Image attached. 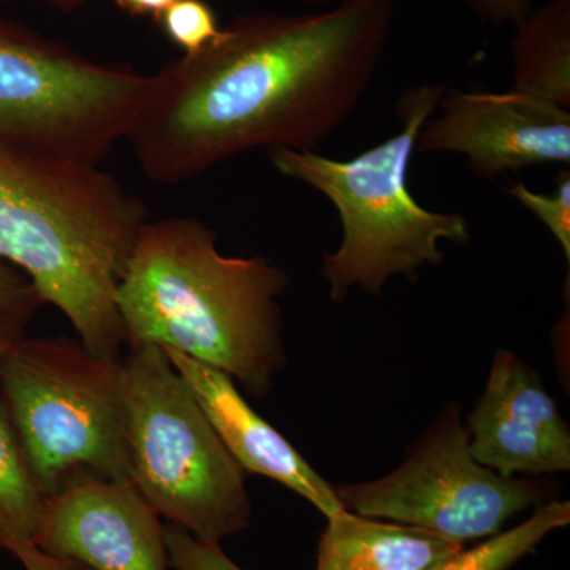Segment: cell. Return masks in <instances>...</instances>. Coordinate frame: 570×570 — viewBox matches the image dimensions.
<instances>
[{
	"label": "cell",
	"instance_id": "1",
	"mask_svg": "<svg viewBox=\"0 0 570 570\" xmlns=\"http://www.w3.org/2000/svg\"><path fill=\"white\" fill-rule=\"evenodd\" d=\"M393 18V0L235 18L154 75L126 137L138 167L181 184L257 148L317 151L362 104Z\"/></svg>",
	"mask_w": 570,
	"mask_h": 570
},
{
	"label": "cell",
	"instance_id": "2",
	"mask_svg": "<svg viewBox=\"0 0 570 570\" xmlns=\"http://www.w3.org/2000/svg\"><path fill=\"white\" fill-rule=\"evenodd\" d=\"M149 214L100 165L0 141V261L69 318L92 355L121 362L119 281Z\"/></svg>",
	"mask_w": 570,
	"mask_h": 570
},
{
	"label": "cell",
	"instance_id": "3",
	"mask_svg": "<svg viewBox=\"0 0 570 570\" xmlns=\"http://www.w3.org/2000/svg\"><path fill=\"white\" fill-rule=\"evenodd\" d=\"M291 277L266 257H230L194 217L142 225L116 305L127 344H154L266 396L287 365L279 298Z\"/></svg>",
	"mask_w": 570,
	"mask_h": 570
},
{
	"label": "cell",
	"instance_id": "4",
	"mask_svg": "<svg viewBox=\"0 0 570 570\" xmlns=\"http://www.w3.org/2000/svg\"><path fill=\"white\" fill-rule=\"evenodd\" d=\"M445 89V85L409 88L397 100L400 132L354 159L268 149L269 163L281 175L324 195L340 216L343 242L335 253L324 254L321 269L335 305L354 287L381 295L393 276L417 279L423 266L441 265V242L466 245L471 239L463 214L430 212L407 187L420 130L436 112Z\"/></svg>",
	"mask_w": 570,
	"mask_h": 570
},
{
	"label": "cell",
	"instance_id": "5",
	"mask_svg": "<svg viewBox=\"0 0 570 570\" xmlns=\"http://www.w3.org/2000/svg\"><path fill=\"white\" fill-rule=\"evenodd\" d=\"M129 479L157 515L194 538L220 542L253 517L245 471L225 449L163 347L122 356Z\"/></svg>",
	"mask_w": 570,
	"mask_h": 570
},
{
	"label": "cell",
	"instance_id": "6",
	"mask_svg": "<svg viewBox=\"0 0 570 570\" xmlns=\"http://www.w3.org/2000/svg\"><path fill=\"white\" fill-rule=\"evenodd\" d=\"M0 392L45 497L78 471L130 480L121 362L75 341L22 337L0 363Z\"/></svg>",
	"mask_w": 570,
	"mask_h": 570
},
{
	"label": "cell",
	"instance_id": "7",
	"mask_svg": "<svg viewBox=\"0 0 570 570\" xmlns=\"http://www.w3.org/2000/svg\"><path fill=\"white\" fill-rule=\"evenodd\" d=\"M154 75L91 61L0 20V141L100 165L148 99Z\"/></svg>",
	"mask_w": 570,
	"mask_h": 570
},
{
	"label": "cell",
	"instance_id": "8",
	"mask_svg": "<svg viewBox=\"0 0 570 570\" xmlns=\"http://www.w3.org/2000/svg\"><path fill=\"white\" fill-rule=\"evenodd\" d=\"M335 491L344 509L358 515L423 528L459 543L493 538L546 497L539 483L504 478L480 464L455 406L392 474L343 483Z\"/></svg>",
	"mask_w": 570,
	"mask_h": 570
},
{
	"label": "cell",
	"instance_id": "9",
	"mask_svg": "<svg viewBox=\"0 0 570 570\" xmlns=\"http://www.w3.org/2000/svg\"><path fill=\"white\" fill-rule=\"evenodd\" d=\"M415 151L460 154L483 178L570 164V112L528 94L445 89Z\"/></svg>",
	"mask_w": 570,
	"mask_h": 570
},
{
	"label": "cell",
	"instance_id": "10",
	"mask_svg": "<svg viewBox=\"0 0 570 570\" xmlns=\"http://www.w3.org/2000/svg\"><path fill=\"white\" fill-rule=\"evenodd\" d=\"M92 570H167L164 527L132 480L78 471L48 498L36 543Z\"/></svg>",
	"mask_w": 570,
	"mask_h": 570
},
{
	"label": "cell",
	"instance_id": "11",
	"mask_svg": "<svg viewBox=\"0 0 570 570\" xmlns=\"http://www.w3.org/2000/svg\"><path fill=\"white\" fill-rule=\"evenodd\" d=\"M466 430L472 456L504 478L570 469L569 425L539 374L512 352L494 356Z\"/></svg>",
	"mask_w": 570,
	"mask_h": 570
},
{
	"label": "cell",
	"instance_id": "12",
	"mask_svg": "<svg viewBox=\"0 0 570 570\" xmlns=\"http://www.w3.org/2000/svg\"><path fill=\"white\" fill-rule=\"evenodd\" d=\"M164 351L243 471L264 475L295 491L326 519L344 510L335 489L246 403L234 379L179 352Z\"/></svg>",
	"mask_w": 570,
	"mask_h": 570
},
{
	"label": "cell",
	"instance_id": "13",
	"mask_svg": "<svg viewBox=\"0 0 570 570\" xmlns=\"http://www.w3.org/2000/svg\"><path fill=\"white\" fill-rule=\"evenodd\" d=\"M461 550L463 543L436 532L344 509L328 519L316 570H428Z\"/></svg>",
	"mask_w": 570,
	"mask_h": 570
},
{
	"label": "cell",
	"instance_id": "14",
	"mask_svg": "<svg viewBox=\"0 0 570 570\" xmlns=\"http://www.w3.org/2000/svg\"><path fill=\"white\" fill-rule=\"evenodd\" d=\"M513 91L570 108V0H549L515 26Z\"/></svg>",
	"mask_w": 570,
	"mask_h": 570
},
{
	"label": "cell",
	"instance_id": "15",
	"mask_svg": "<svg viewBox=\"0 0 570 570\" xmlns=\"http://www.w3.org/2000/svg\"><path fill=\"white\" fill-rule=\"evenodd\" d=\"M47 501L0 395V549L13 551L36 543Z\"/></svg>",
	"mask_w": 570,
	"mask_h": 570
},
{
	"label": "cell",
	"instance_id": "16",
	"mask_svg": "<svg viewBox=\"0 0 570 570\" xmlns=\"http://www.w3.org/2000/svg\"><path fill=\"white\" fill-rule=\"evenodd\" d=\"M570 504L551 501L540 504L530 519L513 530L499 532L472 550H461L428 570H509L530 554L550 532L568 527Z\"/></svg>",
	"mask_w": 570,
	"mask_h": 570
},
{
	"label": "cell",
	"instance_id": "17",
	"mask_svg": "<svg viewBox=\"0 0 570 570\" xmlns=\"http://www.w3.org/2000/svg\"><path fill=\"white\" fill-rule=\"evenodd\" d=\"M157 24L171 43L181 48L183 56L197 55L223 33L216 13L205 0H176Z\"/></svg>",
	"mask_w": 570,
	"mask_h": 570
},
{
	"label": "cell",
	"instance_id": "18",
	"mask_svg": "<svg viewBox=\"0 0 570 570\" xmlns=\"http://www.w3.org/2000/svg\"><path fill=\"white\" fill-rule=\"evenodd\" d=\"M510 197L530 209L535 217L549 228L558 245L561 246L566 261L570 262V174L561 171L557 179L554 194L532 193L523 183L512 184L505 189Z\"/></svg>",
	"mask_w": 570,
	"mask_h": 570
},
{
	"label": "cell",
	"instance_id": "19",
	"mask_svg": "<svg viewBox=\"0 0 570 570\" xmlns=\"http://www.w3.org/2000/svg\"><path fill=\"white\" fill-rule=\"evenodd\" d=\"M168 564L176 570H243L220 549L219 542L194 538L183 528L164 527Z\"/></svg>",
	"mask_w": 570,
	"mask_h": 570
},
{
	"label": "cell",
	"instance_id": "20",
	"mask_svg": "<svg viewBox=\"0 0 570 570\" xmlns=\"http://www.w3.org/2000/svg\"><path fill=\"white\" fill-rule=\"evenodd\" d=\"M40 305V296L31 281L13 266L0 261V317L26 326Z\"/></svg>",
	"mask_w": 570,
	"mask_h": 570
},
{
	"label": "cell",
	"instance_id": "21",
	"mask_svg": "<svg viewBox=\"0 0 570 570\" xmlns=\"http://www.w3.org/2000/svg\"><path fill=\"white\" fill-rule=\"evenodd\" d=\"M472 9L491 24L517 26L532 10V0H469Z\"/></svg>",
	"mask_w": 570,
	"mask_h": 570
},
{
	"label": "cell",
	"instance_id": "22",
	"mask_svg": "<svg viewBox=\"0 0 570 570\" xmlns=\"http://www.w3.org/2000/svg\"><path fill=\"white\" fill-rule=\"evenodd\" d=\"M26 570H92L88 566L82 564L69 558L52 557L50 553H45L36 546H24L20 549L11 551Z\"/></svg>",
	"mask_w": 570,
	"mask_h": 570
},
{
	"label": "cell",
	"instance_id": "23",
	"mask_svg": "<svg viewBox=\"0 0 570 570\" xmlns=\"http://www.w3.org/2000/svg\"><path fill=\"white\" fill-rule=\"evenodd\" d=\"M119 9L132 17H151L159 20L165 10L176 0H115Z\"/></svg>",
	"mask_w": 570,
	"mask_h": 570
},
{
	"label": "cell",
	"instance_id": "24",
	"mask_svg": "<svg viewBox=\"0 0 570 570\" xmlns=\"http://www.w3.org/2000/svg\"><path fill=\"white\" fill-rule=\"evenodd\" d=\"M24 337V326L13 324L7 318L0 317V363L7 354Z\"/></svg>",
	"mask_w": 570,
	"mask_h": 570
},
{
	"label": "cell",
	"instance_id": "25",
	"mask_svg": "<svg viewBox=\"0 0 570 570\" xmlns=\"http://www.w3.org/2000/svg\"><path fill=\"white\" fill-rule=\"evenodd\" d=\"M41 2L48 3V6L52 7V9H58L66 11V13H70V11L80 9V7L85 6V3H88L89 0H41Z\"/></svg>",
	"mask_w": 570,
	"mask_h": 570
},
{
	"label": "cell",
	"instance_id": "26",
	"mask_svg": "<svg viewBox=\"0 0 570 570\" xmlns=\"http://www.w3.org/2000/svg\"><path fill=\"white\" fill-rule=\"evenodd\" d=\"M302 2L314 7H332L336 6V3L344 2V0H302Z\"/></svg>",
	"mask_w": 570,
	"mask_h": 570
},
{
	"label": "cell",
	"instance_id": "27",
	"mask_svg": "<svg viewBox=\"0 0 570 570\" xmlns=\"http://www.w3.org/2000/svg\"><path fill=\"white\" fill-rule=\"evenodd\" d=\"M0 2H2V0H0Z\"/></svg>",
	"mask_w": 570,
	"mask_h": 570
}]
</instances>
